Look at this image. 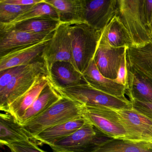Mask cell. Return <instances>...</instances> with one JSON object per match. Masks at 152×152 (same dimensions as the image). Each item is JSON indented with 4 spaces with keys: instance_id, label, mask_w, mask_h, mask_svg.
<instances>
[{
    "instance_id": "cell-1",
    "label": "cell",
    "mask_w": 152,
    "mask_h": 152,
    "mask_svg": "<svg viewBox=\"0 0 152 152\" xmlns=\"http://www.w3.org/2000/svg\"><path fill=\"white\" fill-rule=\"evenodd\" d=\"M84 107L77 101L62 96L43 113L22 125L31 138L48 128L82 117Z\"/></svg>"
},
{
    "instance_id": "cell-2",
    "label": "cell",
    "mask_w": 152,
    "mask_h": 152,
    "mask_svg": "<svg viewBox=\"0 0 152 152\" xmlns=\"http://www.w3.org/2000/svg\"><path fill=\"white\" fill-rule=\"evenodd\" d=\"M143 3L144 0H117L115 15L128 31L134 47H142L152 42Z\"/></svg>"
},
{
    "instance_id": "cell-3",
    "label": "cell",
    "mask_w": 152,
    "mask_h": 152,
    "mask_svg": "<svg viewBox=\"0 0 152 152\" xmlns=\"http://www.w3.org/2000/svg\"><path fill=\"white\" fill-rule=\"evenodd\" d=\"M50 83L62 96L77 101L84 106L105 107L116 110L133 108L132 104L129 99L111 96L94 88L88 83L67 88L56 86L51 80Z\"/></svg>"
},
{
    "instance_id": "cell-4",
    "label": "cell",
    "mask_w": 152,
    "mask_h": 152,
    "mask_svg": "<svg viewBox=\"0 0 152 152\" xmlns=\"http://www.w3.org/2000/svg\"><path fill=\"white\" fill-rule=\"evenodd\" d=\"M70 33L75 65L83 75L94 58L102 31L81 23L70 24Z\"/></svg>"
},
{
    "instance_id": "cell-5",
    "label": "cell",
    "mask_w": 152,
    "mask_h": 152,
    "mask_svg": "<svg viewBox=\"0 0 152 152\" xmlns=\"http://www.w3.org/2000/svg\"><path fill=\"white\" fill-rule=\"evenodd\" d=\"M49 74L42 59L29 65L0 91V110L7 113L10 106L27 92L44 75Z\"/></svg>"
},
{
    "instance_id": "cell-6",
    "label": "cell",
    "mask_w": 152,
    "mask_h": 152,
    "mask_svg": "<svg viewBox=\"0 0 152 152\" xmlns=\"http://www.w3.org/2000/svg\"><path fill=\"white\" fill-rule=\"evenodd\" d=\"M110 138L86 121L83 126L72 134L49 146L53 152H93Z\"/></svg>"
},
{
    "instance_id": "cell-7",
    "label": "cell",
    "mask_w": 152,
    "mask_h": 152,
    "mask_svg": "<svg viewBox=\"0 0 152 152\" xmlns=\"http://www.w3.org/2000/svg\"><path fill=\"white\" fill-rule=\"evenodd\" d=\"M82 117L108 137L127 140L126 131L116 110L105 107L84 106Z\"/></svg>"
},
{
    "instance_id": "cell-8",
    "label": "cell",
    "mask_w": 152,
    "mask_h": 152,
    "mask_svg": "<svg viewBox=\"0 0 152 152\" xmlns=\"http://www.w3.org/2000/svg\"><path fill=\"white\" fill-rule=\"evenodd\" d=\"M70 26L61 23L43 50L42 58L49 74L53 65L57 62H68L77 69L73 55Z\"/></svg>"
},
{
    "instance_id": "cell-9",
    "label": "cell",
    "mask_w": 152,
    "mask_h": 152,
    "mask_svg": "<svg viewBox=\"0 0 152 152\" xmlns=\"http://www.w3.org/2000/svg\"><path fill=\"white\" fill-rule=\"evenodd\" d=\"M116 111L126 131L127 140L152 141V120L133 108Z\"/></svg>"
},
{
    "instance_id": "cell-10",
    "label": "cell",
    "mask_w": 152,
    "mask_h": 152,
    "mask_svg": "<svg viewBox=\"0 0 152 152\" xmlns=\"http://www.w3.org/2000/svg\"><path fill=\"white\" fill-rule=\"evenodd\" d=\"M127 48H113L100 38L93 59L103 76L113 80L117 78L123 56Z\"/></svg>"
},
{
    "instance_id": "cell-11",
    "label": "cell",
    "mask_w": 152,
    "mask_h": 152,
    "mask_svg": "<svg viewBox=\"0 0 152 152\" xmlns=\"http://www.w3.org/2000/svg\"><path fill=\"white\" fill-rule=\"evenodd\" d=\"M50 39L15 49L0 56V72L12 67L28 66L42 59L43 50Z\"/></svg>"
},
{
    "instance_id": "cell-12",
    "label": "cell",
    "mask_w": 152,
    "mask_h": 152,
    "mask_svg": "<svg viewBox=\"0 0 152 152\" xmlns=\"http://www.w3.org/2000/svg\"><path fill=\"white\" fill-rule=\"evenodd\" d=\"M117 0H86V23L102 31L115 15Z\"/></svg>"
},
{
    "instance_id": "cell-13",
    "label": "cell",
    "mask_w": 152,
    "mask_h": 152,
    "mask_svg": "<svg viewBox=\"0 0 152 152\" xmlns=\"http://www.w3.org/2000/svg\"><path fill=\"white\" fill-rule=\"evenodd\" d=\"M55 32L36 34L11 29L0 32V56L15 49L51 39Z\"/></svg>"
},
{
    "instance_id": "cell-14",
    "label": "cell",
    "mask_w": 152,
    "mask_h": 152,
    "mask_svg": "<svg viewBox=\"0 0 152 152\" xmlns=\"http://www.w3.org/2000/svg\"><path fill=\"white\" fill-rule=\"evenodd\" d=\"M44 2L55 9L61 23H86V0H44Z\"/></svg>"
},
{
    "instance_id": "cell-15",
    "label": "cell",
    "mask_w": 152,
    "mask_h": 152,
    "mask_svg": "<svg viewBox=\"0 0 152 152\" xmlns=\"http://www.w3.org/2000/svg\"><path fill=\"white\" fill-rule=\"evenodd\" d=\"M84 80L94 88L123 99H128L125 96L126 88L124 85L103 76L97 69L94 59L83 74Z\"/></svg>"
},
{
    "instance_id": "cell-16",
    "label": "cell",
    "mask_w": 152,
    "mask_h": 152,
    "mask_svg": "<svg viewBox=\"0 0 152 152\" xmlns=\"http://www.w3.org/2000/svg\"><path fill=\"white\" fill-rule=\"evenodd\" d=\"M86 120L81 117L48 128L31 138L37 145L50 144L72 134L83 126Z\"/></svg>"
},
{
    "instance_id": "cell-17",
    "label": "cell",
    "mask_w": 152,
    "mask_h": 152,
    "mask_svg": "<svg viewBox=\"0 0 152 152\" xmlns=\"http://www.w3.org/2000/svg\"><path fill=\"white\" fill-rule=\"evenodd\" d=\"M126 94L129 98L130 101L136 100L152 103V79L128 66Z\"/></svg>"
},
{
    "instance_id": "cell-18",
    "label": "cell",
    "mask_w": 152,
    "mask_h": 152,
    "mask_svg": "<svg viewBox=\"0 0 152 152\" xmlns=\"http://www.w3.org/2000/svg\"><path fill=\"white\" fill-rule=\"evenodd\" d=\"M52 82L62 88L74 87L87 83L83 75L72 64L67 62H57L52 66L50 72Z\"/></svg>"
},
{
    "instance_id": "cell-19",
    "label": "cell",
    "mask_w": 152,
    "mask_h": 152,
    "mask_svg": "<svg viewBox=\"0 0 152 152\" xmlns=\"http://www.w3.org/2000/svg\"><path fill=\"white\" fill-rule=\"evenodd\" d=\"M50 76L47 74L42 76L34 85L10 106L7 113L19 122L27 109L33 104L42 90L49 83Z\"/></svg>"
},
{
    "instance_id": "cell-20",
    "label": "cell",
    "mask_w": 152,
    "mask_h": 152,
    "mask_svg": "<svg viewBox=\"0 0 152 152\" xmlns=\"http://www.w3.org/2000/svg\"><path fill=\"white\" fill-rule=\"evenodd\" d=\"M31 139L29 135L14 116L9 113L0 114V145L1 147Z\"/></svg>"
},
{
    "instance_id": "cell-21",
    "label": "cell",
    "mask_w": 152,
    "mask_h": 152,
    "mask_svg": "<svg viewBox=\"0 0 152 152\" xmlns=\"http://www.w3.org/2000/svg\"><path fill=\"white\" fill-rule=\"evenodd\" d=\"M128 66L152 79V42L140 47L127 48Z\"/></svg>"
},
{
    "instance_id": "cell-22",
    "label": "cell",
    "mask_w": 152,
    "mask_h": 152,
    "mask_svg": "<svg viewBox=\"0 0 152 152\" xmlns=\"http://www.w3.org/2000/svg\"><path fill=\"white\" fill-rule=\"evenodd\" d=\"M62 97V96L54 88L50 80L49 83L42 90L39 96L21 118L19 121L20 124L24 125L38 117Z\"/></svg>"
},
{
    "instance_id": "cell-23",
    "label": "cell",
    "mask_w": 152,
    "mask_h": 152,
    "mask_svg": "<svg viewBox=\"0 0 152 152\" xmlns=\"http://www.w3.org/2000/svg\"><path fill=\"white\" fill-rule=\"evenodd\" d=\"M100 39L113 48L133 47L129 32L115 15L102 31Z\"/></svg>"
},
{
    "instance_id": "cell-24",
    "label": "cell",
    "mask_w": 152,
    "mask_h": 152,
    "mask_svg": "<svg viewBox=\"0 0 152 152\" xmlns=\"http://www.w3.org/2000/svg\"><path fill=\"white\" fill-rule=\"evenodd\" d=\"M93 152H152V141H137L110 138Z\"/></svg>"
},
{
    "instance_id": "cell-25",
    "label": "cell",
    "mask_w": 152,
    "mask_h": 152,
    "mask_svg": "<svg viewBox=\"0 0 152 152\" xmlns=\"http://www.w3.org/2000/svg\"><path fill=\"white\" fill-rule=\"evenodd\" d=\"M39 18H48L59 21L58 15L55 9L45 3L44 0L41 3L32 6L30 9L12 22L8 23H0V32L10 30L20 23Z\"/></svg>"
},
{
    "instance_id": "cell-26",
    "label": "cell",
    "mask_w": 152,
    "mask_h": 152,
    "mask_svg": "<svg viewBox=\"0 0 152 152\" xmlns=\"http://www.w3.org/2000/svg\"><path fill=\"white\" fill-rule=\"evenodd\" d=\"M60 23L58 20L39 18L20 23L11 29L33 33H51L56 31Z\"/></svg>"
},
{
    "instance_id": "cell-27",
    "label": "cell",
    "mask_w": 152,
    "mask_h": 152,
    "mask_svg": "<svg viewBox=\"0 0 152 152\" xmlns=\"http://www.w3.org/2000/svg\"><path fill=\"white\" fill-rule=\"evenodd\" d=\"M32 6H22L0 3V23H8L31 7Z\"/></svg>"
},
{
    "instance_id": "cell-28",
    "label": "cell",
    "mask_w": 152,
    "mask_h": 152,
    "mask_svg": "<svg viewBox=\"0 0 152 152\" xmlns=\"http://www.w3.org/2000/svg\"><path fill=\"white\" fill-rule=\"evenodd\" d=\"M28 66L12 67L0 72V91L4 90L12 80L24 71Z\"/></svg>"
},
{
    "instance_id": "cell-29",
    "label": "cell",
    "mask_w": 152,
    "mask_h": 152,
    "mask_svg": "<svg viewBox=\"0 0 152 152\" xmlns=\"http://www.w3.org/2000/svg\"><path fill=\"white\" fill-rule=\"evenodd\" d=\"M7 146L11 152H48L39 148L38 145L31 139L12 143Z\"/></svg>"
},
{
    "instance_id": "cell-30",
    "label": "cell",
    "mask_w": 152,
    "mask_h": 152,
    "mask_svg": "<svg viewBox=\"0 0 152 152\" xmlns=\"http://www.w3.org/2000/svg\"><path fill=\"white\" fill-rule=\"evenodd\" d=\"M128 66L127 59V50L124 54L121 66L118 71L117 78L115 80L120 84L127 86L128 81Z\"/></svg>"
},
{
    "instance_id": "cell-31",
    "label": "cell",
    "mask_w": 152,
    "mask_h": 152,
    "mask_svg": "<svg viewBox=\"0 0 152 152\" xmlns=\"http://www.w3.org/2000/svg\"><path fill=\"white\" fill-rule=\"evenodd\" d=\"M133 109L152 120V103L131 100Z\"/></svg>"
},
{
    "instance_id": "cell-32",
    "label": "cell",
    "mask_w": 152,
    "mask_h": 152,
    "mask_svg": "<svg viewBox=\"0 0 152 152\" xmlns=\"http://www.w3.org/2000/svg\"><path fill=\"white\" fill-rule=\"evenodd\" d=\"M44 0H0V3L18 6H33L43 2Z\"/></svg>"
},
{
    "instance_id": "cell-33",
    "label": "cell",
    "mask_w": 152,
    "mask_h": 152,
    "mask_svg": "<svg viewBox=\"0 0 152 152\" xmlns=\"http://www.w3.org/2000/svg\"><path fill=\"white\" fill-rule=\"evenodd\" d=\"M143 11L146 21L150 30L152 23V1L144 0Z\"/></svg>"
},
{
    "instance_id": "cell-34",
    "label": "cell",
    "mask_w": 152,
    "mask_h": 152,
    "mask_svg": "<svg viewBox=\"0 0 152 152\" xmlns=\"http://www.w3.org/2000/svg\"><path fill=\"white\" fill-rule=\"evenodd\" d=\"M150 33H151V36H152V24H151V26H150Z\"/></svg>"
}]
</instances>
